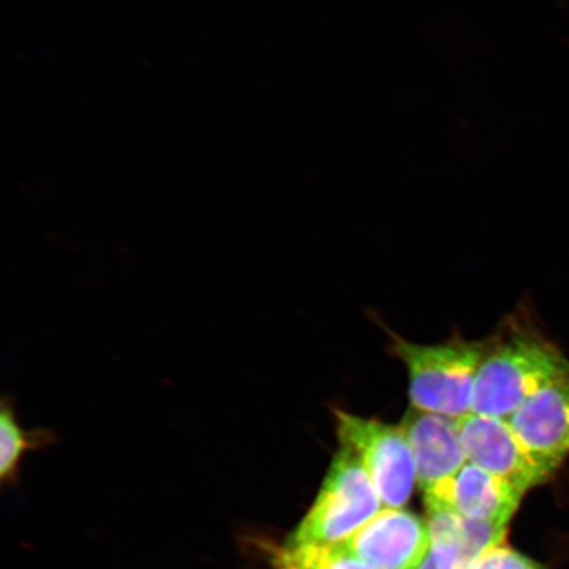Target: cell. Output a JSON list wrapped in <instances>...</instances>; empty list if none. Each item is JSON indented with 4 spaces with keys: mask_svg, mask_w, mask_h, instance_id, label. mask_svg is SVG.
I'll list each match as a JSON object with an SVG mask.
<instances>
[{
    "mask_svg": "<svg viewBox=\"0 0 569 569\" xmlns=\"http://www.w3.org/2000/svg\"><path fill=\"white\" fill-rule=\"evenodd\" d=\"M274 569H373L343 543L282 546L273 553Z\"/></svg>",
    "mask_w": 569,
    "mask_h": 569,
    "instance_id": "12",
    "label": "cell"
},
{
    "mask_svg": "<svg viewBox=\"0 0 569 569\" xmlns=\"http://www.w3.org/2000/svg\"><path fill=\"white\" fill-rule=\"evenodd\" d=\"M382 501L358 457L340 446L315 503L283 546L345 542L380 513Z\"/></svg>",
    "mask_w": 569,
    "mask_h": 569,
    "instance_id": "3",
    "label": "cell"
},
{
    "mask_svg": "<svg viewBox=\"0 0 569 569\" xmlns=\"http://www.w3.org/2000/svg\"><path fill=\"white\" fill-rule=\"evenodd\" d=\"M487 340L455 337L446 343L423 346L393 336L390 353L409 372L412 409L462 418L472 412L476 376Z\"/></svg>",
    "mask_w": 569,
    "mask_h": 569,
    "instance_id": "2",
    "label": "cell"
},
{
    "mask_svg": "<svg viewBox=\"0 0 569 569\" xmlns=\"http://www.w3.org/2000/svg\"><path fill=\"white\" fill-rule=\"evenodd\" d=\"M430 531V553L437 569H469L475 558L469 550L462 517L453 511L426 505Z\"/></svg>",
    "mask_w": 569,
    "mask_h": 569,
    "instance_id": "11",
    "label": "cell"
},
{
    "mask_svg": "<svg viewBox=\"0 0 569 569\" xmlns=\"http://www.w3.org/2000/svg\"><path fill=\"white\" fill-rule=\"evenodd\" d=\"M523 496L513 483L468 461L458 473L426 490L425 503L462 518L508 526Z\"/></svg>",
    "mask_w": 569,
    "mask_h": 569,
    "instance_id": "8",
    "label": "cell"
},
{
    "mask_svg": "<svg viewBox=\"0 0 569 569\" xmlns=\"http://www.w3.org/2000/svg\"><path fill=\"white\" fill-rule=\"evenodd\" d=\"M417 569H437L436 563H433L431 553L427 555V558L423 560V563L419 566Z\"/></svg>",
    "mask_w": 569,
    "mask_h": 569,
    "instance_id": "14",
    "label": "cell"
},
{
    "mask_svg": "<svg viewBox=\"0 0 569 569\" xmlns=\"http://www.w3.org/2000/svg\"><path fill=\"white\" fill-rule=\"evenodd\" d=\"M340 446L361 461L383 507L403 509L417 483L415 458L401 425L333 410Z\"/></svg>",
    "mask_w": 569,
    "mask_h": 569,
    "instance_id": "4",
    "label": "cell"
},
{
    "mask_svg": "<svg viewBox=\"0 0 569 569\" xmlns=\"http://www.w3.org/2000/svg\"><path fill=\"white\" fill-rule=\"evenodd\" d=\"M459 426L468 461L513 483L525 495L552 478L519 442L508 419L471 412L459 419Z\"/></svg>",
    "mask_w": 569,
    "mask_h": 569,
    "instance_id": "5",
    "label": "cell"
},
{
    "mask_svg": "<svg viewBox=\"0 0 569 569\" xmlns=\"http://www.w3.org/2000/svg\"><path fill=\"white\" fill-rule=\"evenodd\" d=\"M460 418L409 410L401 423L415 458L417 486L426 492L458 473L468 462Z\"/></svg>",
    "mask_w": 569,
    "mask_h": 569,
    "instance_id": "9",
    "label": "cell"
},
{
    "mask_svg": "<svg viewBox=\"0 0 569 569\" xmlns=\"http://www.w3.org/2000/svg\"><path fill=\"white\" fill-rule=\"evenodd\" d=\"M569 373V360L531 327L507 323L487 340L472 412L509 419L539 389Z\"/></svg>",
    "mask_w": 569,
    "mask_h": 569,
    "instance_id": "1",
    "label": "cell"
},
{
    "mask_svg": "<svg viewBox=\"0 0 569 569\" xmlns=\"http://www.w3.org/2000/svg\"><path fill=\"white\" fill-rule=\"evenodd\" d=\"M59 443L56 431L47 427L27 430L18 421L16 401L11 396L0 405V481L13 487L20 478L21 462L27 453L46 450Z\"/></svg>",
    "mask_w": 569,
    "mask_h": 569,
    "instance_id": "10",
    "label": "cell"
},
{
    "mask_svg": "<svg viewBox=\"0 0 569 569\" xmlns=\"http://www.w3.org/2000/svg\"><path fill=\"white\" fill-rule=\"evenodd\" d=\"M343 543L373 569H417L430 553L423 519L405 509H382Z\"/></svg>",
    "mask_w": 569,
    "mask_h": 569,
    "instance_id": "7",
    "label": "cell"
},
{
    "mask_svg": "<svg viewBox=\"0 0 569 569\" xmlns=\"http://www.w3.org/2000/svg\"><path fill=\"white\" fill-rule=\"evenodd\" d=\"M469 569H547L508 545H498L487 550Z\"/></svg>",
    "mask_w": 569,
    "mask_h": 569,
    "instance_id": "13",
    "label": "cell"
},
{
    "mask_svg": "<svg viewBox=\"0 0 569 569\" xmlns=\"http://www.w3.org/2000/svg\"><path fill=\"white\" fill-rule=\"evenodd\" d=\"M508 422L533 460L557 473L569 457V373L529 397Z\"/></svg>",
    "mask_w": 569,
    "mask_h": 569,
    "instance_id": "6",
    "label": "cell"
}]
</instances>
